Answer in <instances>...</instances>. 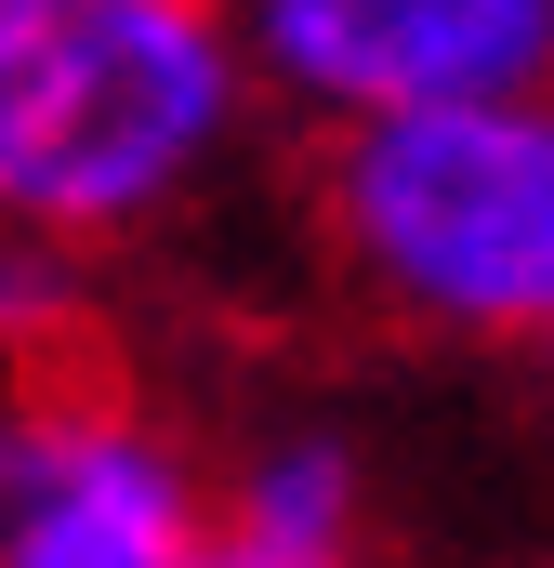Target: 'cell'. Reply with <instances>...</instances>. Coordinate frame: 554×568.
Returning <instances> with one entry per match:
<instances>
[{
	"label": "cell",
	"mask_w": 554,
	"mask_h": 568,
	"mask_svg": "<svg viewBox=\"0 0 554 568\" xmlns=\"http://www.w3.org/2000/svg\"><path fill=\"white\" fill-rule=\"evenodd\" d=\"M80 331V252L0 225V371H53Z\"/></svg>",
	"instance_id": "8992f818"
},
{
	"label": "cell",
	"mask_w": 554,
	"mask_h": 568,
	"mask_svg": "<svg viewBox=\"0 0 554 568\" xmlns=\"http://www.w3.org/2000/svg\"><path fill=\"white\" fill-rule=\"evenodd\" d=\"M277 120L357 133L397 106L554 80V0H225Z\"/></svg>",
	"instance_id": "277c9868"
},
{
	"label": "cell",
	"mask_w": 554,
	"mask_h": 568,
	"mask_svg": "<svg viewBox=\"0 0 554 568\" xmlns=\"http://www.w3.org/2000/svg\"><path fill=\"white\" fill-rule=\"evenodd\" d=\"M212 556V476L185 436L53 384L0 371V568H198Z\"/></svg>",
	"instance_id": "3957f363"
},
{
	"label": "cell",
	"mask_w": 554,
	"mask_h": 568,
	"mask_svg": "<svg viewBox=\"0 0 554 568\" xmlns=\"http://www.w3.org/2000/svg\"><path fill=\"white\" fill-rule=\"evenodd\" d=\"M265 120L225 0H0V225L120 252L158 239Z\"/></svg>",
	"instance_id": "6da1fadb"
},
{
	"label": "cell",
	"mask_w": 554,
	"mask_h": 568,
	"mask_svg": "<svg viewBox=\"0 0 554 568\" xmlns=\"http://www.w3.org/2000/svg\"><path fill=\"white\" fill-rule=\"evenodd\" d=\"M317 225L397 331L554 357V80L317 133Z\"/></svg>",
	"instance_id": "7a4b0ae2"
},
{
	"label": "cell",
	"mask_w": 554,
	"mask_h": 568,
	"mask_svg": "<svg viewBox=\"0 0 554 568\" xmlns=\"http://www.w3.org/2000/svg\"><path fill=\"white\" fill-rule=\"evenodd\" d=\"M198 568H357V556H290V542H238V529H212V556Z\"/></svg>",
	"instance_id": "52a82bcc"
},
{
	"label": "cell",
	"mask_w": 554,
	"mask_h": 568,
	"mask_svg": "<svg viewBox=\"0 0 554 568\" xmlns=\"http://www.w3.org/2000/svg\"><path fill=\"white\" fill-rule=\"evenodd\" d=\"M212 529L290 542V556H357V529H370V463H357V436H330V424L252 436V449L212 476Z\"/></svg>",
	"instance_id": "5b68a950"
}]
</instances>
